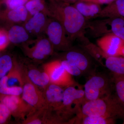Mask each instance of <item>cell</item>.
<instances>
[{
  "mask_svg": "<svg viewBox=\"0 0 124 124\" xmlns=\"http://www.w3.org/2000/svg\"><path fill=\"white\" fill-rule=\"evenodd\" d=\"M48 18L46 14L38 13L30 17L22 25L30 36L37 37L45 33Z\"/></svg>",
  "mask_w": 124,
  "mask_h": 124,
  "instance_id": "cell-14",
  "label": "cell"
},
{
  "mask_svg": "<svg viewBox=\"0 0 124 124\" xmlns=\"http://www.w3.org/2000/svg\"><path fill=\"white\" fill-rule=\"evenodd\" d=\"M98 16L111 19L124 17V0H115L101 10Z\"/></svg>",
  "mask_w": 124,
  "mask_h": 124,
  "instance_id": "cell-16",
  "label": "cell"
},
{
  "mask_svg": "<svg viewBox=\"0 0 124 124\" xmlns=\"http://www.w3.org/2000/svg\"><path fill=\"white\" fill-rule=\"evenodd\" d=\"M113 74V81L115 84L117 96L124 103V75Z\"/></svg>",
  "mask_w": 124,
  "mask_h": 124,
  "instance_id": "cell-27",
  "label": "cell"
},
{
  "mask_svg": "<svg viewBox=\"0 0 124 124\" xmlns=\"http://www.w3.org/2000/svg\"><path fill=\"white\" fill-rule=\"evenodd\" d=\"M47 16L57 20L64 27L72 41L81 35L86 26L85 18L73 6L55 0H48Z\"/></svg>",
  "mask_w": 124,
  "mask_h": 124,
  "instance_id": "cell-1",
  "label": "cell"
},
{
  "mask_svg": "<svg viewBox=\"0 0 124 124\" xmlns=\"http://www.w3.org/2000/svg\"><path fill=\"white\" fill-rule=\"evenodd\" d=\"M11 115L9 109L0 102V124H4L6 122Z\"/></svg>",
  "mask_w": 124,
  "mask_h": 124,
  "instance_id": "cell-31",
  "label": "cell"
},
{
  "mask_svg": "<svg viewBox=\"0 0 124 124\" xmlns=\"http://www.w3.org/2000/svg\"><path fill=\"white\" fill-rule=\"evenodd\" d=\"M57 1H60L64 2V3H67V4H70L71 3H75L77 2V1L79 0H55Z\"/></svg>",
  "mask_w": 124,
  "mask_h": 124,
  "instance_id": "cell-34",
  "label": "cell"
},
{
  "mask_svg": "<svg viewBox=\"0 0 124 124\" xmlns=\"http://www.w3.org/2000/svg\"><path fill=\"white\" fill-rule=\"evenodd\" d=\"M29 0H0V13L24 6Z\"/></svg>",
  "mask_w": 124,
  "mask_h": 124,
  "instance_id": "cell-25",
  "label": "cell"
},
{
  "mask_svg": "<svg viewBox=\"0 0 124 124\" xmlns=\"http://www.w3.org/2000/svg\"><path fill=\"white\" fill-rule=\"evenodd\" d=\"M44 71L48 76L51 84L66 88L78 84L62 66L60 60H55L44 64Z\"/></svg>",
  "mask_w": 124,
  "mask_h": 124,
  "instance_id": "cell-7",
  "label": "cell"
},
{
  "mask_svg": "<svg viewBox=\"0 0 124 124\" xmlns=\"http://www.w3.org/2000/svg\"><path fill=\"white\" fill-rule=\"evenodd\" d=\"M112 33L124 40V19L123 17L113 18L111 23Z\"/></svg>",
  "mask_w": 124,
  "mask_h": 124,
  "instance_id": "cell-26",
  "label": "cell"
},
{
  "mask_svg": "<svg viewBox=\"0 0 124 124\" xmlns=\"http://www.w3.org/2000/svg\"><path fill=\"white\" fill-rule=\"evenodd\" d=\"M8 77L7 75L3 77L0 79V88L8 86Z\"/></svg>",
  "mask_w": 124,
  "mask_h": 124,
  "instance_id": "cell-33",
  "label": "cell"
},
{
  "mask_svg": "<svg viewBox=\"0 0 124 124\" xmlns=\"http://www.w3.org/2000/svg\"><path fill=\"white\" fill-rule=\"evenodd\" d=\"M81 113L85 116L124 119V103L117 95L111 94L105 98L85 102Z\"/></svg>",
  "mask_w": 124,
  "mask_h": 124,
  "instance_id": "cell-2",
  "label": "cell"
},
{
  "mask_svg": "<svg viewBox=\"0 0 124 124\" xmlns=\"http://www.w3.org/2000/svg\"><path fill=\"white\" fill-rule=\"evenodd\" d=\"M28 78L33 84L44 88L50 84L49 78L47 73L44 72H41L37 69H31L28 73Z\"/></svg>",
  "mask_w": 124,
  "mask_h": 124,
  "instance_id": "cell-20",
  "label": "cell"
},
{
  "mask_svg": "<svg viewBox=\"0 0 124 124\" xmlns=\"http://www.w3.org/2000/svg\"><path fill=\"white\" fill-rule=\"evenodd\" d=\"M104 66L113 74L124 75V57L117 56L107 57L105 59Z\"/></svg>",
  "mask_w": 124,
  "mask_h": 124,
  "instance_id": "cell-19",
  "label": "cell"
},
{
  "mask_svg": "<svg viewBox=\"0 0 124 124\" xmlns=\"http://www.w3.org/2000/svg\"><path fill=\"white\" fill-rule=\"evenodd\" d=\"M30 17L24 6L0 13V27L7 29L16 24H23Z\"/></svg>",
  "mask_w": 124,
  "mask_h": 124,
  "instance_id": "cell-11",
  "label": "cell"
},
{
  "mask_svg": "<svg viewBox=\"0 0 124 124\" xmlns=\"http://www.w3.org/2000/svg\"><path fill=\"white\" fill-rule=\"evenodd\" d=\"M24 6L31 16L39 13L47 15L48 5L45 0H29Z\"/></svg>",
  "mask_w": 124,
  "mask_h": 124,
  "instance_id": "cell-21",
  "label": "cell"
},
{
  "mask_svg": "<svg viewBox=\"0 0 124 124\" xmlns=\"http://www.w3.org/2000/svg\"><path fill=\"white\" fill-rule=\"evenodd\" d=\"M67 52L64 59L75 64L83 74L90 75L94 73L93 63L90 57L91 56L85 51L73 50L72 48Z\"/></svg>",
  "mask_w": 124,
  "mask_h": 124,
  "instance_id": "cell-10",
  "label": "cell"
},
{
  "mask_svg": "<svg viewBox=\"0 0 124 124\" xmlns=\"http://www.w3.org/2000/svg\"><path fill=\"white\" fill-rule=\"evenodd\" d=\"M32 82H28L23 86L22 98L32 108L42 110L46 107L44 93Z\"/></svg>",
  "mask_w": 124,
  "mask_h": 124,
  "instance_id": "cell-9",
  "label": "cell"
},
{
  "mask_svg": "<svg viewBox=\"0 0 124 124\" xmlns=\"http://www.w3.org/2000/svg\"><path fill=\"white\" fill-rule=\"evenodd\" d=\"M111 81L104 74L94 72L90 75L84 85L85 102L103 98L112 94Z\"/></svg>",
  "mask_w": 124,
  "mask_h": 124,
  "instance_id": "cell-4",
  "label": "cell"
},
{
  "mask_svg": "<svg viewBox=\"0 0 124 124\" xmlns=\"http://www.w3.org/2000/svg\"><path fill=\"white\" fill-rule=\"evenodd\" d=\"M45 89L44 94L46 101V108L60 117V112L63 101L64 87L50 83Z\"/></svg>",
  "mask_w": 124,
  "mask_h": 124,
  "instance_id": "cell-8",
  "label": "cell"
},
{
  "mask_svg": "<svg viewBox=\"0 0 124 124\" xmlns=\"http://www.w3.org/2000/svg\"><path fill=\"white\" fill-rule=\"evenodd\" d=\"M73 6L85 18L94 17L101 10L99 5L91 2L78 1Z\"/></svg>",
  "mask_w": 124,
  "mask_h": 124,
  "instance_id": "cell-18",
  "label": "cell"
},
{
  "mask_svg": "<svg viewBox=\"0 0 124 124\" xmlns=\"http://www.w3.org/2000/svg\"><path fill=\"white\" fill-rule=\"evenodd\" d=\"M98 46L107 57L120 56V49L124 45V40L114 33H108L97 41Z\"/></svg>",
  "mask_w": 124,
  "mask_h": 124,
  "instance_id": "cell-13",
  "label": "cell"
},
{
  "mask_svg": "<svg viewBox=\"0 0 124 124\" xmlns=\"http://www.w3.org/2000/svg\"><path fill=\"white\" fill-rule=\"evenodd\" d=\"M23 87L20 86H7L0 88V94L3 95L20 96L22 94Z\"/></svg>",
  "mask_w": 124,
  "mask_h": 124,
  "instance_id": "cell-29",
  "label": "cell"
},
{
  "mask_svg": "<svg viewBox=\"0 0 124 124\" xmlns=\"http://www.w3.org/2000/svg\"><path fill=\"white\" fill-rule=\"evenodd\" d=\"M116 119L103 116H91L84 115L80 113L71 121V124H113Z\"/></svg>",
  "mask_w": 124,
  "mask_h": 124,
  "instance_id": "cell-17",
  "label": "cell"
},
{
  "mask_svg": "<svg viewBox=\"0 0 124 124\" xmlns=\"http://www.w3.org/2000/svg\"><path fill=\"white\" fill-rule=\"evenodd\" d=\"M45 33L54 50L67 51L72 48V41L68 38L64 27L54 19L49 17Z\"/></svg>",
  "mask_w": 124,
  "mask_h": 124,
  "instance_id": "cell-5",
  "label": "cell"
},
{
  "mask_svg": "<svg viewBox=\"0 0 124 124\" xmlns=\"http://www.w3.org/2000/svg\"><path fill=\"white\" fill-rule=\"evenodd\" d=\"M16 62L8 54L0 57V79L6 75L13 68Z\"/></svg>",
  "mask_w": 124,
  "mask_h": 124,
  "instance_id": "cell-24",
  "label": "cell"
},
{
  "mask_svg": "<svg viewBox=\"0 0 124 124\" xmlns=\"http://www.w3.org/2000/svg\"><path fill=\"white\" fill-rule=\"evenodd\" d=\"M0 102L9 109L11 115L18 118H24L30 109L32 108L19 96L0 94Z\"/></svg>",
  "mask_w": 124,
  "mask_h": 124,
  "instance_id": "cell-12",
  "label": "cell"
},
{
  "mask_svg": "<svg viewBox=\"0 0 124 124\" xmlns=\"http://www.w3.org/2000/svg\"><path fill=\"white\" fill-rule=\"evenodd\" d=\"M10 43L7 31L0 27V52L5 49Z\"/></svg>",
  "mask_w": 124,
  "mask_h": 124,
  "instance_id": "cell-30",
  "label": "cell"
},
{
  "mask_svg": "<svg viewBox=\"0 0 124 124\" xmlns=\"http://www.w3.org/2000/svg\"><path fill=\"white\" fill-rule=\"evenodd\" d=\"M82 48L91 57L104 66L103 60L105 59L107 56L99 46H96L92 43H87L83 45Z\"/></svg>",
  "mask_w": 124,
  "mask_h": 124,
  "instance_id": "cell-22",
  "label": "cell"
},
{
  "mask_svg": "<svg viewBox=\"0 0 124 124\" xmlns=\"http://www.w3.org/2000/svg\"><path fill=\"white\" fill-rule=\"evenodd\" d=\"M115 0H79L78 1H85L95 3L97 4H109Z\"/></svg>",
  "mask_w": 124,
  "mask_h": 124,
  "instance_id": "cell-32",
  "label": "cell"
},
{
  "mask_svg": "<svg viewBox=\"0 0 124 124\" xmlns=\"http://www.w3.org/2000/svg\"><path fill=\"white\" fill-rule=\"evenodd\" d=\"M22 45L26 54L36 60L45 59L53 54L54 50L48 38L43 35L36 37L35 39H31Z\"/></svg>",
  "mask_w": 124,
  "mask_h": 124,
  "instance_id": "cell-6",
  "label": "cell"
},
{
  "mask_svg": "<svg viewBox=\"0 0 124 124\" xmlns=\"http://www.w3.org/2000/svg\"><path fill=\"white\" fill-rule=\"evenodd\" d=\"M19 70L15 62L12 69L7 75L8 77V86L23 87V81Z\"/></svg>",
  "mask_w": 124,
  "mask_h": 124,
  "instance_id": "cell-23",
  "label": "cell"
},
{
  "mask_svg": "<svg viewBox=\"0 0 124 124\" xmlns=\"http://www.w3.org/2000/svg\"><path fill=\"white\" fill-rule=\"evenodd\" d=\"M120 56H122L124 57V45L121 47L120 50Z\"/></svg>",
  "mask_w": 124,
  "mask_h": 124,
  "instance_id": "cell-35",
  "label": "cell"
},
{
  "mask_svg": "<svg viewBox=\"0 0 124 124\" xmlns=\"http://www.w3.org/2000/svg\"><path fill=\"white\" fill-rule=\"evenodd\" d=\"M10 43L22 44L31 39V36L22 24H16L6 29Z\"/></svg>",
  "mask_w": 124,
  "mask_h": 124,
  "instance_id": "cell-15",
  "label": "cell"
},
{
  "mask_svg": "<svg viewBox=\"0 0 124 124\" xmlns=\"http://www.w3.org/2000/svg\"><path fill=\"white\" fill-rule=\"evenodd\" d=\"M60 61L62 66L71 75L79 76L83 74L81 71L72 63L65 59Z\"/></svg>",
  "mask_w": 124,
  "mask_h": 124,
  "instance_id": "cell-28",
  "label": "cell"
},
{
  "mask_svg": "<svg viewBox=\"0 0 124 124\" xmlns=\"http://www.w3.org/2000/svg\"><path fill=\"white\" fill-rule=\"evenodd\" d=\"M84 89L78 84L66 87L63 93V101L60 112L62 119L68 123L81 113V108L85 102Z\"/></svg>",
  "mask_w": 124,
  "mask_h": 124,
  "instance_id": "cell-3",
  "label": "cell"
}]
</instances>
